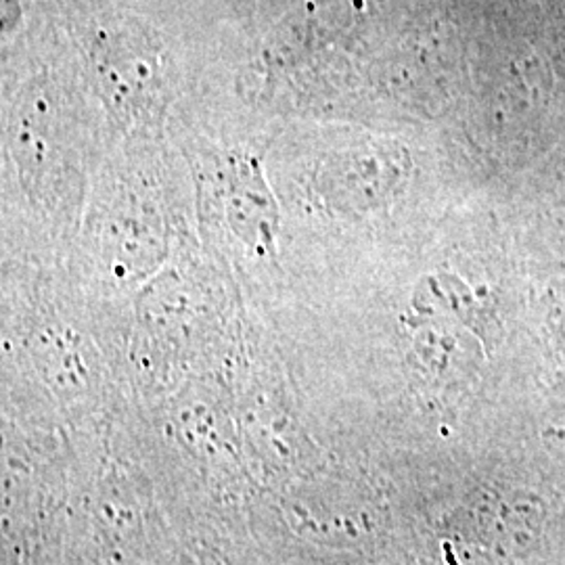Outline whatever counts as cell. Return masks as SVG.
Instances as JSON below:
<instances>
[{
    "label": "cell",
    "instance_id": "1",
    "mask_svg": "<svg viewBox=\"0 0 565 565\" xmlns=\"http://www.w3.org/2000/svg\"><path fill=\"white\" fill-rule=\"evenodd\" d=\"M93 63L103 93L116 111L142 114L162 99V61L158 46L130 23L99 30L93 39Z\"/></svg>",
    "mask_w": 565,
    "mask_h": 565
}]
</instances>
